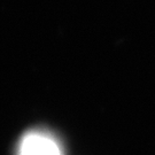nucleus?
<instances>
[{
	"mask_svg": "<svg viewBox=\"0 0 155 155\" xmlns=\"http://www.w3.org/2000/svg\"><path fill=\"white\" fill-rule=\"evenodd\" d=\"M17 155H62L56 140L50 134L33 131L24 136Z\"/></svg>",
	"mask_w": 155,
	"mask_h": 155,
	"instance_id": "f257e3e1",
	"label": "nucleus"
}]
</instances>
